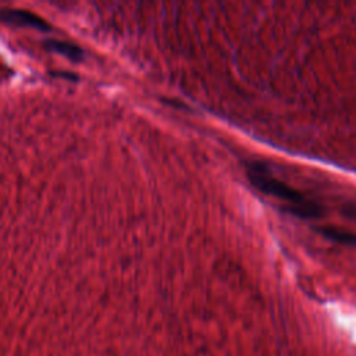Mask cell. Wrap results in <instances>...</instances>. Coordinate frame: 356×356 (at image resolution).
Wrapping results in <instances>:
<instances>
[{"instance_id":"1","label":"cell","mask_w":356,"mask_h":356,"mask_svg":"<svg viewBox=\"0 0 356 356\" xmlns=\"http://www.w3.org/2000/svg\"><path fill=\"white\" fill-rule=\"evenodd\" d=\"M247 176L256 189L284 202V210L291 213V215L305 220L320 219L323 216V209L319 203L308 199L286 181L274 177L264 163L255 160L249 162Z\"/></svg>"},{"instance_id":"2","label":"cell","mask_w":356,"mask_h":356,"mask_svg":"<svg viewBox=\"0 0 356 356\" xmlns=\"http://www.w3.org/2000/svg\"><path fill=\"white\" fill-rule=\"evenodd\" d=\"M0 21L14 27L34 28L39 31L50 30V25L39 16L30 13L27 10H19V9H0Z\"/></svg>"},{"instance_id":"3","label":"cell","mask_w":356,"mask_h":356,"mask_svg":"<svg viewBox=\"0 0 356 356\" xmlns=\"http://www.w3.org/2000/svg\"><path fill=\"white\" fill-rule=\"evenodd\" d=\"M43 46L52 52H57L71 60L74 61H81L84 59V52L80 46L73 45V43H68V42H61V41H53L49 39L43 43Z\"/></svg>"},{"instance_id":"4","label":"cell","mask_w":356,"mask_h":356,"mask_svg":"<svg viewBox=\"0 0 356 356\" xmlns=\"http://www.w3.org/2000/svg\"><path fill=\"white\" fill-rule=\"evenodd\" d=\"M317 230L322 235H324L326 238H328L334 242L356 247V234L355 233H350L348 230L338 229V227H319Z\"/></svg>"},{"instance_id":"5","label":"cell","mask_w":356,"mask_h":356,"mask_svg":"<svg viewBox=\"0 0 356 356\" xmlns=\"http://www.w3.org/2000/svg\"><path fill=\"white\" fill-rule=\"evenodd\" d=\"M342 211H344V215H346L348 218L356 220V205H348L342 209Z\"/></svg>"}]
</instances>
